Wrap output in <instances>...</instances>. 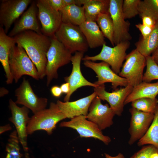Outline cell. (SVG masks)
<instances>
[{"instance_id":"40","label":"cell","mask_w":158,"mask_h":158,"mask_svg":"<svg viewBox=\"0 0 158 158\" xmlns=\"http://www.w3.org/2000/svg\"><path fill=\"white\" fill-rule=\"evenodd\" d=\"M12 129V128L9 124H7L5 126H1L0 127V134L9 131Z\"/></svg>"},{"instance_id":"34","label":"cell","mask_w":158,"mask_h":158,"mask_svg":"<svg viewBox=\"0 0 158 158\" xmlns=\"http://www.w3.org/2000/svg\"><path fill=\"white\" fill-rule=\"evenodd\" d=\"M155 153H158V148L152 145H146L134 154L130 158H150L151 155Z\"/></svg>"},{"instance_id":"36","label":"cell","mask_w":158,"mask_h":158,"mask_svg":"<svg viewBox=\"0 0 158 158\" xmlns=\"http://www.w3.org/2000/svg\"><path fill=\"white\" fill-rule=\"evenodd\" d=\"M51 6L57 11H60L65 7L63 0H48Z\"/></svg>"},{"instance_id":"6","label":"cell","mask_w":158,"mask_h":158,"mask_svg":"<svg viewBox=\"0 0 158 158\" xmlns=\"http://www.w3.org/2000/svg\"><path fill=\"white\" fill-rule=\"evenodd\" d=\"M130 45L129 41L121 42L113 47L104 44L98 54L92 56H86L83 58L82 60L104 61L111 67V69L115 73L118 74L127 55L126 51Z\"/></svg>"},{"instance_id":"29","label":"cell","mask_w":158,"mask_h":158,"mask_svg":"<svg viewBox=\"0 0 158 158\" xmlns=\"http://www.w3.org/2000/svg\"><path fill=\"white\" fill-rule=\"evenodd\" d=\"M138 9L140 17L149 16L158 22V0H141Z\"/></svg>"},{"instance_id":"20","label":"cell","mask_w":158,"mask_h":158,"mask_svg":"<svg viewBox=\"0 0 158 158\" xmlns=\"http://www.w3.org/2000/svg\"><path fill=\"white\" fill-rule=\"evenodd\" d=\"M96 96L94 92L88 96L75 101L63 102L58 100L56 104L66 118L71 119L81 115L86 116L92 101Z\"/></svg>"},{"instance_id":"44","label":"cell","mask_w":158,"mask_h":158,"mask_svg":"<svg viewBox=\"0 0 158 158\" xmlns=\"http://www.w3.org/2000/svg\"><path fill=\"white\" fill-rule=\"evenodd\" d=\"M8 93V91L4 87H1L0 89V97L4 96L7 94Z\"/></svg>"},{"instance_id":"15","label":"cell","mask_w":158,"mask_h":158,"mask_svg":"<svg viewBox=\"0 0 158 158\" xmlns=\"http://www.w3.org/2000/svg\"><path fill=\"white\" fill-rule=\"evenodd\" d=\"M83 64L96 73L98 80L94 83L98 86L110 83L112 88L116 90L119 86L125 87L128 85V80L115 73L110 68L109 65L105 62L96 63L91 61H85Z\"/></svg>"},{"instance_id":"41","label":"cell","mask_w":158,"mask_h":158,"mask_svg":"<svg viewBox=\"0 0 158 158\" xmlns=\"http://www.w3.org/2000/svg\"><path fill=\"white\" fill-rule=\"evenodd\" d=\"M151 56L154 61L158 65V48L152 54Z\"/></svg>"},{"instance_id":"3","label":"cell","mask_w":158,"mask_h":158,"mask_svg":"<svg viewBox=\"0 0 158 158\" xmlns=\"http://www.w3.org/2000/svg\"><path fill=\"white\" fill-rule=\"evenodd\" d=\"M66 118L56 104L51 102L48 108L34 114L30 117L27 126V134L31 135L36 131L42 130L50 135L57 123Z\"/></svg>"},{"instance_id":"23","label":"cell","mask_w":158,"mask_h":158,"mask_svg":"<svg viewBox=\"0 0 158 158\" xmlns=\"http://www.w3.org/2000/svg\"><path fill=\"white\" fill-rule=\"evenodd\" d=\"M158 95V82L148 83L142 82L133 87V90L126 98L125 105L136 99L144 97L156 98Z\"/></svg>"},{"instance_id":"8","label":"cell","mask_w":158,"mask_h":158,"mask_svg":"<svg viewBox=\"0 0 158 158\" xmlns=\"http://www.w3.org/2000/svg\"><path fill=\"white\" fill-rule=\"evenodd\" d=\"M36 2L41 32L51 37L54 35L62 23L61 14L51 6L48 0H38Z\"/></svg>"},{"instance_id":"5","label":"cell","mask_w":158,"mask_h":158,"mask_svg":"<svg viewBox=\"0 0 158 158\" xmlns=\"http://www.w3.org/2000/svg\"><path fill=\"white\" fill-rule=\"evenodd\" d=\"M72 53H84L88 49L85 38L78 26L62 23L54 35Z\"/></svg>"},{"instance_id":"21","label":"cell","mask_w":158,"mask_h":158,"mask_svg":"<svg viewBox=\"0 0 158 158\" xmlns=\"http://www.w3.org/2000/svg\"><path fill=\"white\" fill-rule=\"evenodd\" d=\"M16 44L14 38L7 35L4 28L0 26V61L5 73L7 84H11L14 80L10 70L9 56L11 48Z\"/></svg>"},{"instance_id":"31","label":"cell","mask_w":158,"mask_h":158,"mask_svg":"<svg viewBox=\"0 0 158 158\" xmlns=\"http://www.w3.org/2000/svg\"><path fill=\"white\" fill-rule=\"evenodd\" d=\"M19 142L16 130H14L10 134L6 146V158H21L23 155L20 152Z\"/></svg>"},{"instance_id":"26","label":"cell","mask_w":158,"mask_h":158,"mask_svg":"<svg viewBox=\"0 0 158 158\" xmlns=\"http://www.w3.org/2000/svg\"><path fill=\"white\" fill-rule=\"evenodd\" d=\"M136 49L146 58L150 56L158 48V22L145 39H140L135 44Z\"/></svg>"},{"instance_id":"43","label":"cell","mask_w":158,"mask_h":158,"mask_svg":"<svg viewBox=\"0 0 158 158\" xmlns=\"http://www.w3.org/2000/svg\"><path fill=\"white\" fill-rule=\"evenodd\" d=\"M64 6L75 4V0H63Z\"/></svg>"},{"instance_id":"25","label":"cell","mask_w":158,"mask_h":158,"mask_svg":"<svg viewBox=\"0 0 158 158\" xmlns=\"http://www.w3.org/2000/svg\"><path fill=\"white\" fill-rule=\"evenodd\" d=\"M110 0H86L83 6L85 20L96 21L100 13L109 12Z\"/></svg>"},{"instance_id":"17","label":"cell","mask_w":158,"mask_h":158,"mask_svg":"<svg viewBox=\"0 0 158 158\" xmlns=\"http://www.w3.org/2000/svg\"><path fill=\"white\" fill-rule=\"evenodd\" d=\"M101 99L96 96L93 100L86 116L88 120L96 124L102 130L111 126L115 115L107 104H102Z\"/></svg>"},{"instance_id":"39","label":"cell","mask_w":158,"mask_h":158,"mask_svg":"<svg viewBox=\"0 0 158 158\" xmlns=\"http://www.w3.org/2000/svg\"><path fill=\"white\" fill-rule=\"evenodd\" d=\"M62 93L67 94L70 90V86L68 83H63L60 87Z\"/></svg>"},{"instance_id":"7","label":"cell","mask_w":158,"mask_h":158,"mask_svg":"<svg viewBox=\"0 0 158 158\" xmlns=\"http://www.w3.org/2000/svg\"><path fill=\"white\" fill-rule=\"evenodd\" d=\"M146 65V58L135 49L127 55L118 75L126 79L128 85L133 87L143 81V72Z\"/></svg>"},{"instance_id":"37","label":"cell","mask_w":158,"mask_h":158,"mask_svg":"<svg viewBox=\"0 0 158 158\" xmlns=\"http://www.w3.org/2000/svg\"><path fill=\"white\" fill-rule=\"evenodd\" d=\"M140 18L142 20V24L145 25L154 27L157 23L153 18L149 16H143Z\"/></svg>"},{"instance_id":"4","label":"cell","mask_w":158,"mask_h":158,"mask_svg":"<svg viewBox=\"0 0 158 158\" xmlns=\"http://www.w3.org/2000/svg\"><path fill=\"white\" fill-rule=\"evenodd\" d=\"M10 70L16 83L23 75H28L36 80L40 78L37 69L24 49L16 44L11 49L9 56Z\"/></svg>"},{"instance_id":"33","label":"cell","mask_w":158,"mask_h":158,"mask_svg":"<svg viewBox=\"0 0 158 158\" xmlns=\"http://www.w3.org/2000/svg\"><path fill=\"white\" fill-rule=\"evenodd\" d=\"M140 0H124L122 11L125 19L133 18L139 14L138 9Z\"/></svg>"},{"instance_id":"19","label":"cell","mask_w":158,"mask_h":158,"mask_svg":"<svg viewBox=\"0 0 158 158\" xmlns=\"http://www.w3.org/2000/svg\"><path fill=\"white\" fill-rule=\"evenodd\" d=\"M38 8L36 1H32L29 7L15 23L9 32V36L14 37L24 31L31 30L39 34H42L41 26L38 20Z\"/></svg>"},{"instance_id":"24","label":"cell","mask_w":158,"mask_h":158,"mask_svg":"<svg viewBox=\"0 0 158 158\" xmlns=\"http://www.w3.org/2000/svg\"><path fill=\"white\" fill-rule=\"evenodd\" d=\"M59 12L63 23L79 26L85 21L83 6L73 4L65 6Z\"/></svg>"},{"instance_id":"1","label":"cell","mask_w":158,"mask_h":158,"mask_svg":"<svg viewBox=\"0 0 158 158\" xmlns=\"http://www.w3.org/2000/svg\"><path fill=\"white\" fill-rule=\"evenodd\" d=\"M16 44L21 46L35 65L40 79L45 76L47 54L51 38L31 30L23 32L13 37Z\"/></svg>"},{"instance_id":"27","label":"cell","mask_w":158,"mask_h":158,"mask_svg":"<svg viewBox=\"0 0 158 158\" xmlns=\"http://www.w3.org/2000/svg\"><path fill=\"white\" fill-rule=\"evenodd\" d=\"M154 114L152 122L147 133L138 141L139 146L150 145L158 149V104Z\"/></svg>"},{"instance_id":"10","label":"cell","mask_w":158,"mask_h":158,"mask_svg":"<svg viewBox=\"0 0 158 158\" xmlns=\"http://www.w3.org/2000/svg\"><path fill=\"white\" fill-rule=\"evenodd\" d=\"M59 126L61 127L75 130L81 138H93L101 140L107 145L111 140L109 137L103 134L102 130L96 124L87 119L84 115L75 116L69 121L62 122Z\"/></svg>"},{"instance_id":"16","label":"cell","mask_w":158,"mask_h":158,"mask_svg":"<svg viewBox=\"0 0 158 158\" xmlns=\"http://www.w3.org/2000/svg\"><path fill=\"white\" fill-rule=\"evenodd\" d=\"M133 88L128 85L110 92L106 90L104 84H103L94 87V90L97 96L101 100H105L109 103L115 115L120 116L123 111L125 101Z\"/></svg>"},{"instance_id":"18","label":"cell","mask_w":158,"mask_h":158,"mask_svg":"<svg viewBox=\"0 0 158 158\" xmlns=\"http://www.w3.org/2000/svg\"><path fill=\"white\" fill-rule=\"evenodd\" d=\"M84 53L76 52L72 56L71 62L72 69L70 75L64 78V80L69 85L70 90L64 98V102L69 101L73 93L81 87L89 86L95 87L98 85L87 80L83 76L80 68L81 62L83 57Z\"/></svg>"},{"instance_id":"2","label":"cell","mask_w":158,"mask_h":158,"mask_svg":"<svg viewBox=\"0 0 158 158\" xmlns=\"http://www.w3.org/2000/svg\"><path fill=\"white\" fill-rule=\"evenodd\" d=\"M51 43L47 54V62L45 69L47 86L52 80L58 78L59 68L71 61L72 53L54 35L50 37Z\"/></svg>"},{"instance_id":"35","label":"cell","mask_w":158,"mask_h":158,"mask_svg":"<svg viewBox=\"0 0 158 158\" xmlns=\"http://www.w3.org/2000/svg\"><path fill=\"white\" fill-rule=\"evenodd\" d=\"M136 27L140 32L142 39H145L151 33L155 26L152 27L139 23L135 25Z\"/></svg>"},{"instance_id":"12","label":"cell","mask_w":158,"mask_h":158,"mask_svg":"<svg viewBox=\"0 0 158 158\" xmlns=\"http://www.w3.org/2000/svg\"><path fill=\"white\" fill-rule=\"evenodd\" d=\"M0 4V24L7 34L12 24L31 4V0H2Z\"/></svg>"},{"instance_id":"28","label":"cell","mask_w":158,"mask_h":158,"mask_svg":"<svg viewBox=\"0 0 158 158\" xmlns=\"http://www.w3.org/2000/svg\"><path fill=\"white\" fill-rule=\"evenodd\" d=\"M96 22L104 37L109 40L113 46H114L113 40L114 26L109 12L100 14Z\"/></svg>"},{"instance_id":"14","label":"cell","mask_w":158,"mask_h":158,"mask_svg":"<svg viewBox=\"0 0 158 158\" xmlns=\"http://www.w3.org/2000/svg\"><path fill=\"white\" fill-rule=\"evenodd\" d=\"M131 118L128 132L130 137L128 141L132 145L145 135L151 124L154 114L144 112L133 107L129 109Z\"/></svg>"},{"instance_id":"13","label":"cell","mask_w":158,"mask_h":158,"mask_svg":"<svg viewBox=\"0 0 158 158\" xmlns=\"http://www.w3.org/2000/svg\"><path fill=\"white\" fill-rule=\"evenodd\" d=\"M16 104L22 105L35 114L46 108L48 99L39 97L34 92L29 81L24 78L22 82L15 90Z\"/></svg>"},{"instance_id":"42","label":"cell","mask_w":158,"mask_h":158,"mask_svg":"<svg viewBox=\"0 0 158 158\" xmlns=\"http://www.w3.org/2000/svg\"><path fill=\"white\" fill-rule=\"evenodd\" d=\"M106 158H125L123 154L121 153H119L117 156L114 157L111 156L109 154L105 153Z\"/></svg>"},{"instance_id":"38","label":"cell","mask_w":158,"mask_h":158,"mask_svg":"<svg viewBox=\"0 0 158 158\" xmlns=\"http://www.w3.org/2000/svg\"><path fill=\"white\" fill-rule=\"evenodd\" d=\"M50 90L52 95L56 97H60L62 93L60 87L57 85L52 87Z\"/></svg>"},{"instance_id":"11","label":"cell","mask_w":158,"mask_h":158,"mask_svg":"<svg viewBox=\"0 0 158 158\" xmlns=\"http://www.w3.org/2000/svg\"><path fill=\"white\" fill-rule=\"evenodd\" d=\"M9 107L11 116L8 119L16 127L20 142L25 152L26 158H29L27 144V128L30 119L29 117V109L25 106L20 107L11 99L9 100Z\"/></svg>"},{"instance_id":"45","label":"cell","mask_w":158,"mask_h":158,"mask_svg":"<svg viewBox=\"0 0 158 158\" xmlns=\"http://www.w3.org/2000/svg\"><path fill=\"white\" fill-rule=\"evenodd\" d=\"M150 158H158V153L153 154L151 156Z\"/></svg>"},{"instance_id":"32","label":"cell","mask_w":158,"mask_h":158,"mask_svg":"<svg viewBox=\"0 0 158 158\" xmlns=\"http://www.w3.org/2000/svg\"><path fill=\"white\" fill-rule=\"evenodd\" d=\"M146 69L143 75L142 81L150 83L153 80H158V65L151 56L146 57Z\"/></svg>"},{"instance_id":"9","label":"cell","mask_w":158,"mask_h":158,"mask_svg":"<svg viewBox=\"0 0 158 158\" xmlns=\"http://www.w3.org/2000/svg\"><path fill=\"white\" fill-rule=\"evenodd\" d=\"M123 1L110 0L109 12L113 24V40L115 46L132 39L129 32L130 23L128 21L125 20L122 13Z\"/></svg>"},{"instance_id":"22","label":"cell","mask_w":158,"mask_h":158,"mask_svg":"<svg viewBox=\"0 0 158 158\" xmlns=\"http://www.w3.org/2000/svg\"><path fill=\"white\" fill-rule=\"evenodd\" d=\"M79 26L89 47L95 48L106 44L104 37L96 21L85 20Z\"/></svg>"},{"instance_id":"30","label":"cell","mask_w":158,"mask_h":158,"mask_svg":"<svg viewBox=\"0 0 158 158\" xmlns=\"http://www.w3.org/2000/svg\"><path fill=\"white\" fill-rule=\"evenodd\" d=\"M158 104L157 98L144 97L136 99L131 102L132 107L147 113L154 114Z\"/></svg>"}]
</instances>
